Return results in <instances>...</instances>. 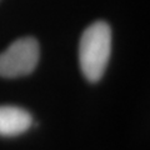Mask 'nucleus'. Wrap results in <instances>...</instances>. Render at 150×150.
I'll return each mask as SVG.
<instances>
[{
	"label": "nucleus",
	"mask_w": 150,
	"mask_h": 150,
	"mask_svg": "<svg viewBox=\"0 0 150 150\" xmlns=\"http://www.w3.org/2000/svg\"><path fill=\"white\" fill-rule=\"evenodd\" d=\"M111 53V29L105 21H95L84 30L79 44L83 75L96 83L103 78Z\"/></svg>",
	"instance_id": "nucleus-1"
},
{
	"label": "nucleus",
	"mask_w": 150,
	"mask_h": 150,
	"mask_svg": "<svg viewBox=\"0 0 150 150\" xmlns=\"http://www.w3.org/2000/svg\"><path fill=\"white\" fill-rule=\"evenodd\" d=\"M39 44L34 38H21L0 54V76L19 78L30 74L39 62Z\"/></svg>",
	"instance_id": "nucleus-2"
},
{
	"label": "nucleus",
	"mask_w": 150,
	"mask_h": 150,
	"mask_svg": "<svg viewBox=\"0 0 150 150\" xmlns=\"http://www.w3.org/2000/svg\"><path fill=\"white\" fill-rule=\"evenodd\" d=\"M33 118L29 111L19 106L1 105L0 106V135L15 137L23 134L30 128Z\"/></svg>",
	"instance_id": "nucleus-3"
}]
</instances>
